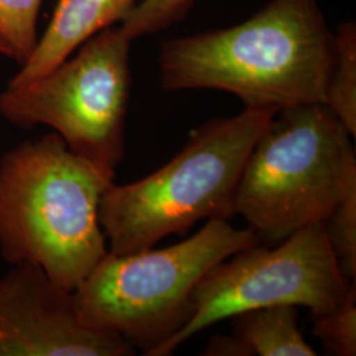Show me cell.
<instances>
[{
    "label": "cell",
    "instance_id": "2",
    "mask_svg": "<svg viewBox=\"0 0 356 356\" xmlns=\"http://www.w3.org/2000/svg\"><path fill=\"white\" fill-rule=\"evenodd\" d=\"M115 172L72 152L48 132L0 157V254L41 268L74 292L108 254L99 220Z\"/></svg>",
    "mask_w": 356,
    "mask_h": 356
},
{
    "label": "cell",
    "instance_id": "7",
    "mask_svg": "<svg viewBox=\"0 0 356 356\" xmlns=\"http://www.w3.org/2000/svg\"><path fill=\"white\" fill-rule=\"evenodd\" d=\"M355 292L337 266L323 222L314 223L275 248L257 243L211 268L193 292L191 318L149 356L172 355L191 337L245 310L294 305L319 316Z\"/></svg>",
    "mask_w": 356,
    "mask_h": 356
},
{
    "label": "cell",
    "instance_id": "11",
    "mask_svg": "<svg viewBox=\"0 0 356 356\" xmlns=\"http://www.w3.org/2000/svg\"><path fill=\"white\" fill-rule=\"evenodd\" d=\"M325 104L356 136V23L344 22L334 33V58Z\"/></svg>",
    "mask_w": 356,
    "mask_h": 356
},
{
    "label": "cell",
    "instance_id": "9",
    "mask_svg": "<svg viewBox=\"0 0 356 356\" xmlns=\"http://www.w3.org/2000/svg\"><path fill=\"white\" fill-rule=\"evenodd\" d=\"M139 0H58L51 23L7 86H22L49 73L89 38L120 23Z\"/></svg>",
    "mask_w": 356,
    "mask_h": 356
},
{
    "label": "cell",
    "instance_id": "8",
    "mask_svg": "<svg viewBox=\"0 0 356 356\" xmlns=\"http://www.w3.org/2000/svg\"><path fill=\"white\" fill-rule=\"evenodd\" d=\"M120 335L86 326L74 293L41 268L16 264L0 277V356H132Z\"/></svg>",
    "mask_w": 356,
    "mask_h": 356
},
{
    "label": "cell",
    "instance_id": "6",
    "mask_svg": "<svg viewBox=\"0 0 356 356\" xmlns=\"http://www.w3.org/2000/svg\"><path fill=\"white\" fill-rule=\"evenodd\" d=\"M132 40L120 26L89 38L49 73L0 92V116L13 127L51 128L78 156L116 172L124 157Z\"/></svg>",
    "mask_w": 356,
    "mask_h": 356
},
{
    "label": "cell",
    "instance_id": "3",
    "mask_svg": "<svg viewBox=\"0 0 356 356\" xmlns=\"http://www.w3.org/2000/svg\"><path fill=\"white\" fill-rule=\"evenodd\" d=\"M276 110L244 107L193 129L182 149L147 177L114 182L103 194L99 220L108 252L153 248L186 235L201 220L229 219L243 168Z\"/></svg>",
    "mask_w": 356,
    "mask_h": 356
},
{
    "label": "cell",
    "instance_id": "13",
    "mask_svg": "<svg viewBox=\"0 0 356 356\" xmlns=\"http://www.w3.org/2000/svg\"><path fill=\"white\" fill-rule=\"evenodd\" d=\"M326 238L331 252L342 276L350 282L356 277V191H351L343 201L323 220Z\"/></svg>",
    "mask_w": 356,
    "mask_h": 356
},
{
    "label": "cell",
    "instance_id": "15",
    "mask_svg": "<svg viewBox=\"0 0 356 356\" xmlns=\"http://www.w3.org/2000/svg\"><path fill=\"white\" fill-rule=\"evenodd\" d=\"M194 0H139L120 22V29L131 38L154 35L178 22Z\"/></svg>",
    "mask_w": 356,
    "mask_h": 356
},
{
    "label": "cell",
    "instance_id": "17",
    "mask_svg": "<svg viewBox=\"0 0 356 356\" xmlns=\"http://www.w3.org/2000/svg\"><path fill=\"white\" fill-rule=\"evenodd\" d=\"M0 56H6V57L13 58V53L11 51V48L1 38H0Z\"/></svg>",
    "mask_w": 356,
    "mask_h": 356
},
{
    "label": "cell",
    "instance_id": "14",
    "mask_svg": "<svg viewBox=\"0 0 356 356\" xmlns=\"http://www.w3.org/2000/svg\"><path fill=\"white\" fill-rule=\"evenodd\" d=\"M313 335L327 355H356V292L330 313L313 316Z\"/></svg>",
    "mask_w": 356,
    "mask_h": 356
},
{
    "label": "cell",
    "instance_id": "5",
    "mask_svg": "<svg viewBox=\"0 0 356 356\" xmlns=\"http://www.w3.org/2000/svg\"><path fill=\"white\" fill-rule=\"evenodd\" d=\"M257 243L250 227L209 219L198 232L170 247L108 252L73 292L79 318L86 326L120 335L149 356L191 318L193 292L204 275Z\"/></svg>",
    "mask_w": 356,
    "mask_h": 356
},
{
    "label": "cell",
    "instance_id": "1",
    "mask_svg": "<svg viewBox=\"0 0 356 356\" xmlns=\"http://www.w3.org/2000/svg\"><path fill=\"white\" fill-rule=\"evenodd\" d=\"M334 33L317 0H272L241 24L165 41V91L219 90L244 107L280 111L325 103Z\"/></svg>",
    "mask_w": 356,
    "mask_h": 356
},
{
    "label": "cell",
    "instance_id": "16",
    "mask_svg": "<svg viewBox=\"0 0 356 356\" xmlns=\"http://www.w3.org/2000/svg\"><path fill=\"white\" fill-rule=\"evenodd\" d=\"M202 354L204 356H251L248 348L234 334L211 337Z\"/></svg>",
    "mask_w": 356,
    "mask_h": 356
},
{
    "label": "cell",
    "instance_id": "10",
    "mask_svg": "<svg viewBox=\"0 0 356 356\" xmlns=\"http://www.w3.org/2000/svg\"><path fill=\"white\" fill-rule=\"evenodd\" d=\"M234 335L251 356H316L298 326V306L257 307L231 317Z\"/></svg>",
    "mask_w": 356,
    "mask_h": 356
},
{
    "label": "cell",
    "instance_id": "4",
    "mask_svg": "<svg viewBox=\"0 0 356 356\" xmlns=\"http://www.w3.org/2000/svg\"><path fill=\"white\" fill-rule=\"evenodd\" d=\"M353 139L325 103L277 111L243 168L234 214L269 243L323 222L356 191Z\"/></svg>",
    "mask_w": 356,
    "mask_h": 356
},
{
    "label": "cell",
    "instance_id": "12",
    "mask_svg": "<svg viewBox=\"0 0 356 356\" xmlns=\"http://www.w3.org/2000/svg\"><path fill=\"white\" fill-rule=\"evenodd\" d=\"M42 0H0V38L11 48L19 64L38 44V17Z\"/></svg>",
    "mask_w": 356,
    "mask_h": 356
}]
</instances>
